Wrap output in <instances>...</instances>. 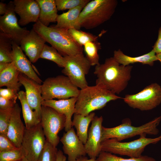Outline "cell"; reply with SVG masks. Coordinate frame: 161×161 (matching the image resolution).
Segmentation results:
<instances>
[{
    "label": "cell",
    "instance_id": "74e56055",
    "mask_svg": "<svg viewBox=\"0 0 161 161\" xmlns=\"http://www.w3.org/2000/svg\"><path fill=\"white\" fill-rule=\"evenodd\" d=\"M16 101L0 96V109H6L14 107Z\"/></svg>",
    "mask_w": 161,
    "mask_h": 161
},
{
    "label": "cell",
    "instance_id": "9c48e42d",
    "mask_svg": "<svg viewBox=\"0 0 161 161\" xmlns=\"http://www.w3.org/2000/svg\"><path fill=\"white\" fill-rule=\"evenodd\" d=\"M123 99L133 108L142 111L153 109L161 103V86L157 83H152L137 93L126 95Z\"/></svg>",
    "mask_w": 161,
    "mask_h": 161
},
{
    "label": "cell",
    "instance_id": "ffe728a7",
    "mask_svg": "<svg viewBox=\"0 0 161 161\" xmlns=\"http://www.w3.org/2000/svg\"><path fill=\"white\" fill-rule=\"evenodd\" d=\"M21 109L17 103L14 107L6 136L17 148L21 147L26 129L21 117Z\"/></svg>",
    "mask_w": 161,
    "mask_h": 161
},
{
    "label": "cell",
    "instance_id": "60d3db41",
    "mask_svg": "<svg viewBox=\"0 0 161 161\" xmlns=\"http://www.w3.org/2000/svg\"><path fill=\"white\" fill-rule=\"evenodd\" d=\"M75 161H97L96 159L88 158L85 156L80 157L77 158Z\"/></svg>",
    "mask_w": 161,
    "mask_h": 161
},
{
    "label": "cell",
    "instance_id": "8d00e7d4",
    "mask_svg": "<svg viewBox=\"0 0 161 161\" xmlns=\"http://www.w3.org/2000/svg\"><path fill=\"white\" fill-rule=\"evenodd\" d=\"M18 92L13 89L7 88L5 89L1 88L0 96L16 101L18 98Z\"/></svg>",
    "mask_w": 161,
    "mask_h": 161
},
{
    "label": "cell",
    "instance_id": "7c38bea8",
    "mask_svg": "<svg viewBox=\"0 0 161 161\" xmlns=\"http://www.w3.org/2000/svg\"><path fill=\"white\" fill-rule=\"evenodd\" d=\"M7 10L0 16V30L18 45L22 39L30 32L26 28L21 27L18 23L14 10L13 1L7 4Z\"/></svg>",
    "mask_w": 161,
    "mask_h": 161
},
{
    "label": "cell",
    "instance_id": "3957f363",
    "mask_svg": "<svg viewBox=\"0 0 161 161\" xmlns=\"http://www.w3.org/2000/svg\"><path fill=\"white\" fill-rule=\"evenodd\" d=\"M32 28L63 57L83 52V47L76 42L67 30L53 26L46 27L38 20Z\"/></svg>",
    "mask_w": 161,
    "mask_h": 161
},
{
    "label": "cell",
    "instance_id": "7a4b0ae2",
    "mask_svg": "<svg viewBox=\"0 0 161 161\" xmlns=\"http://www.w3.org/2000/svg\"><path fill=\"white\" fill-rule=\"evenodd\" d=\"M121 98L102 86H88L80 90L75 105V114L86 116L104 107L111 101Z\"/></svg>",
    "mask_w": 161,
    "mask_h": 161
},
{
    "label": "cell",
    "instance_id": "4dcf8cb0",
    "mask_svg": "<svg viewBox=\"0 0 161 161\" xmlns=\"http://www.w3.org/2000/svg\"><path fill=\"white\" fill-rule=\"evenodd\" d=\"M68 30L76 42L82 47L88 42L97 40V36L89 33L74 28Z\"/></svg>",
    "mask_w": 161,
    "mask_h": 161
},
{
    "label": "cell",
    "instance_id": "9a60e30c",
    "mask_svg": "<svg viewBox=\"0 0 161 161\" xmlns=\"http://www.w3.org/2000/svg\"><path fill=\"white\" fill-rule=\"evenodd\" d=\"M13 1L15 11L20 17L18 21L20 26H24L38 21L40 7L36 0H14Z\"/></svg>",
    "mask_w": 161,
    "mask_h": 161
},
{
    "label": "cell",
    "instance_id": "f6af8a7d",
    "mask_svg": "<svg viewBox=\"0 0 161 161\" xmlns=\"http://www.w3.org/2000/svg\"><path fill=\"white\" fill-rule=\"evenodd\" d=\"M22 161H29L25 157H24L22 160Z\"/></svg>",
    "mask_w": 161,
    "mask_h": 161
},
{
    "label": "cell",
    "instance_id": "ba28073f",
    "mask_svg": "<svg viewBox=\"0 0 161 161\" xmlns=\"http://www.w3.org/2000/svg\"><path fill=\"white\" fill-rule=\"evenodd\" d=\"M64 57V65L62 70L63 73L80 89L88 86L85 76L89 73L91 66L83 52Z\"/></svg>",
    "mask_w": 161,
    "mask_h": 161
},
{
    "label": "cell",
    "instance_id": "8fae6325",
    "mask_svg": "<svg viewBox=\"0 0 161 161\" xmlns=\"http://www.w3.org/2000/svg\"><path fill=\"white\" fill-rule=\"evenodd\" d=\"M46 141L41 123L29 129L26 128L21 144L25 157L29 161H37Z\"/></svg>",
    "mask_w": 161,
    "mask_h": 161
},
{
    "label": "cell",
    "instance_id": "7402d4cb",
    "mask_svg": "<svg viewBox=\"0 0 161 161\" xmlns=\"http://www.w3.org/2000/svg\"><path fill=\"white\" fill-rule=\"evenodd\" d=\"M40 7L38 20L48 27L52 22H56L58 16L55 0H36Z\"/></svg>",
    "mask_w": 161,
    "mask_h": 161
},
{
    "label": "cell",
    "instance_id": "f546056e",
    "mask_svg": "<svg viewBox=\"0 0 161 161\" xmlns=\"http://www.w3.org/2000/svg\"><path fill=\"white\" fill-rule=\"evenodd\" d=\"M96 160L97 161H156L153 158L146 155H142L137 158H125L104 151H100Z\"/></svg>",
    "mask_w": 161,
    "mask_h": 161
},
{
    "label": "cell",
    "instance_id": "b9f144b4",
    "mask_svg": "<svg viewBox=\"0 0 161 161\" xmlns=\"http://www.w3.org/2000/svg\"><path fill=\"white\" fill-rule=\"evenodd\" d=\"M64 156L62 151L59 150L58 151L57 161H62Z\"/></svg>",
    "mask_w": 161,
    "mask_h": 161
},
{
    "label": "cell",
    "instance_id": "30bf717a",
    "mask_svg": "<svg viewBox=\"0 0 161 161\" xmlns=\"http://www.w3.org/2000/svg\"><path fill=\"white\" fill-rule=\"evenodd\" d=\"M66 118L52 108L42 105L41 123L46 140L56 147L60 141L58 134L64 128Z\"/></svg>",
    "mask_w": 161,
    "mask_h": 161
},
{
    "label": "cell",
    "instance_id": "ab89813d",
    "mask_svg": "<svg viewBox=\"0 0 161 161\" xmlns=\"http://www.w3.org/2000/svg\"><path fill=\"white\" fill-rule=\"evenodd\" d=\"M7 5L6 3L2 2H0V14L4 15L7 12Z\"/></svg>",
    "mask_w": 161,
    "mask_h": 161
},
{
    "label": "cell",
    "instance_id": "83f0119b",
    "mask_svg": "<svg viewBox=\"0 0 161 161\" xmlns=\"http://www.w3.org/2000/svg\"><path fill=\"white\" fill-rule=\"evenodd\" d=\"M101 49L100 44L98 40L88 42L83 46L86 57L91 66H96L100 64L98 51Z\"/></svg>",
    "mask_w": 161,
    "mask_h": 161
},
{
    "label": "cell",
    "instance_id": "6da1fadb",
    "mask_svg": "<svg viewBox=\"0 0 161 161\" xmlns=\"http://www.w3.org/2000/svg\"><path fill=\"white\" fill-rule=\"evenodd\" d=\"M133 66L120 64L113 57L106 58L104 63L95 66L94 72L97 78L96 84L104 86L115 94L127 87L131 77Z\"/></svg>",
    "mask_w": 161,
    "mask_h": 161
},
{
    "label": "cell",
    "instance_id": "277c9868",
    "mask_svg": "<svg viewBox=\"0 0 161 161\" xmlns=\"http://www.w3.org/2000/svg\"><path fill=\"white\" fill-rule=\"evenodd\" d=\"M116 0L90 1L81 11L78 20L77 30L95 28L109 20L117 5Z\"/></svg>",
    "mask_w": 161,
    "mask_h": 161
},
{
    "label": "cell",
    "instance_id": "44dd1931",
    "mask_svg": "<svg viewBox=\"0 0 161 161\" xmlns=\"http://www.w3.org/2000/svg\"><path fill=\"white\" fill-rule=\"evenodd\" d=\"M120 64L124 66L139 63L152 66L154 61H158L156 54L153 49L149 52L137 57H131L125 54L120 49L114 52L113 57Z\"/></svg>",
    "mask_w": 161,
    "mask_h": 161
},
{
    "label": "cell",
    "instance_id": "f1b7e54d",
    "mask_svg": "<svg viewBox=\"0 0 161 161\" xmlns=\"http://www.w3.org/2000/svg\"><path fill=\"white\" fill-rule=\"evenodd\" d=\"M40 58L52 61L60 67L63 68L64 66V57L52 46L50 47L45 44L41 54Z\"/></svg>",
    "mask_w": 161,
    "mask_h": 161
},
{
    "label": "cell",
    "instance_id": "52a82bcc",
    "mask_svg": "<svg viewBox=\"0 0 161 161\" xmlns=\"http://www.w3.org/2000/svg\"><path fill=\"white\" fill-rule=\"evenodd\" d=\"M78 88L66 76L48 78L41 85L42 100H59L78 97L80 91Z\"/></svg>",
    "mask_w": 161,
    "mask_h": 161
},
{
    "label": "cell",
    "instance_id": "1f68e13d",
    "mask_svg": "<svg viewBox=\"0 0 161 161\" xmlns=\"http://www.w3.org/2000/svg\"><path fill=\"white\" fill-rule=\"evenodd\" d=\"M25 157V153L21 147L7 151L0 152V161H20Z\"/></svg>",
    "mask_w": 161,
    "mask_h": 161
},
{
    "label": "cell",
    "instance_id": "4316f807",
    "mask_svg": "<svg viewBox=\"0 0 161 161\" xmlns=\"http://www.w3.org/2000/svg\"><path fill=\"white\" fill-rule=\"evenodd\" d=\"M13 41L8 36L0 32V63L12 62Z\"/></svg>",
    "mask_w": 161,
    "mask_h": 161
},
{
    "label": "cell",
    "instance_id": "8992f818",
    "mask_svg": "<svg viewBox=\"0 0 161 161\" xmlns=\"http://www.w3.org/2000/svg\"><path fill=\"white\" fill-rule=\"evenodd\" d=\"M146 136L141 135L139 139L129 142H121L114 138L106 140L101 143V151L131 158L140 157L147 146L161 141V135L154 138H147Z\"/></svg>",
    "mask_w": 161,
    "mask_h": 161
},
{
    "label": "cell",
    "instance_id": "ac0fdd59",
    "mask_svg": "<svg viewBox=\"0 0 161 161\" xmlns=\"http://www.w3.org/2000/svg\"><path fill=\"white\" fill-rule=\"evenodd\" d=\"M77 100V97H75L58 100H44L42 102V105L51 107L59 113L65 115L66 120L64 129L66 132L72 127V117L75 113V105Z\"/></svg>",
    "mask_w": 161,
    "mask_h": 161
},
{
    "label": "cell",
    "instance_id": "2e32d148",
    "mask_svg": "<svg viewBox=\"0 0 161 161\" xmlns=\"http://www.w3.org/2000/svg\"><path fill=\"white\" fill-rule=\"evenodd\" d=\"M45 40L33 28L21 40L20 47L28 56L30 61L34 63L40 56L45 43Z\"/></svg>",
    "mask_w": 161,
    "mask_h": 161
},
{
    "label": "cell",
    "instance_id": "d590c367",
    "mask_svg": "<svg viewBox=\"0 0 161 161\" xmlns=\"http://www.w3.org/2000/svg\"><path fill=\"white\" fill-rule=\"evenodd\" d=\"M17 148L6 135L0 134V152Z\"/></svg>",
    "mask_w": 161,
    "mask_h": 161
},
{
    "label": "cell",
    "instance_id": "484cf974",
    "mask_svg": "<svg viewBox=\"0 0 161 161\" xmlns=\"http://www.w3.org/2000/svg\"><path fill=\"white\" fill-rule=\"evenodd\" d=\"M95 113L92 112L86 116L75 113L72 121V127L76 130V134L80 140L84 145L88 136L89 125L94 118Z\"/></svg>",
    "mask_w": 161,
    "mask_h": 161
},
{
    "label": "cell",
    "instance_id": "7dc6e473",
    "mask_svg": "<svg viewBox=\"0 0 161 161\" xmlns=\"http://www.w3.org/2000/svg\"><path fill=\"white\" fill-rule=\"evenodd\" d=\"M22 161V160H21V161Z\"/></svg>",
    "mask_w": 161,
    "mask_h": 161
},
{
    "label": "cell",
    "instance_id": "5bb4252c",
    "mask_svg": "<svg viewBox=\"0 0 161 161\" xmlns=\"http://www.w3.org/2000/svg\"><path fill=\"white\" fill-rule=\"evenodd\" d=\"M64 153L68 156V161H75L78 158L86 156L84 144L80 140L72 127L64 133L60 139Z\"/></svg>",
    "mask_w": 161,
    "mask_h": 161
},
{
    "label": "cell",
    "instance_id": "cb8c5ba5",
    "mask_svg": "<svg viewBox=\"0 0 161 161\" xmlns=\"http://www.w3.org/2000/svg\"><path fill=\"white\" fill-rule=\"evenodd\" d=\"M18 98L21 104L26 128L29 129L39 124L41 121V116L30 106L27 100L25 92L19 91Z\"/></svg>",
    "mask_w": 161,
    "mask_h": 161
},
{
    "label": "cell",
    "instance_id": "5b68a950",
    "mask_svg": "<svg viewBox=\"0 0 161 161\" xmlns=\"http://www.w3.org/2000/svg\"><path fill=\"white\" fill-rule=\"evenodd\" d=\"M161 121V115L139 126L131 125L128 118L123 119L119 126L112 128L102 126V141L110 139H115L119 141L139 135L148 134L156 135L159 131L157 127Z\"/></svg>",
    "mask_w": 161,
    "mask_h": 161
},
{
    "label": "cell",
    "instance_id": "d4e9b609",
    "mask_svg": "<svg viewBox=\"0 0 161 161\" xmlns=\"http://www.w3.org/2000/svg\"><path fill=\"white\" fill-rule=\"evenodd\" d=\"M20 73L13 63H10L6 69L0 72V87L6 86L18 92L22 85L18 78Z\"/></svg>",
    "mask_w": 161,
    "mask_h": 161
},
{
    "label": "cell",
    "instance_id": "7bdbcfd3",
    "mask_svg": "<svg viewBox=\"0 0 161 161\" xmlns=\"http://www.w3.org/2000/svg\"><path fill=\"white\" fill-rule=\"evenodd\" d=\"M10 63H0V72L6 69Z\"/></svg>",
    "mask_w": 161,
    "mask_h": 161
},
{
    "label": "cell",
    "instance_id": "d6986e66",
    "mask_svg": "<svg viewBox=\"0 0 161 161\" xmlns=\"http://www.w3.org/2000/svg\"><path fill=\"white\" fill-rule=\"evenodd\" d=\"M12 62L20 72L41 84L42 80L37 75L31 62L26 58L19 45L13 41Z\"/></svg>",
    "mask_w": 161,
    "mask_h": 161
},
{
    "label": "cell",
    "instance_id": "bcb514c9",
    "mask_svg": "<svg viewBox=\"0 0 161 161\" xmlns=\"http://www.w3.org/2000/svg\"><path fill=\"white\" fill-rule=\"evenodd\" d=\"M62 161H66V157L64 155Z\"/></svg>",
    "mask_w": 161,
    "mask_h": 161
},
{
    "label": "cell",
    "instance_id": "f35d334b",
    "mask_svg": "<svg viewBox=\"0 0 161 161\" xmlns=\"http://www.w3.org/2000/svg\"><path fill=\"white\" fill-rule=\"evenodd\" d=\"M152 47L156 54L161 53V27L159 30L157 39Z\"/></svg>",
    "mask_w": 161,
    "mask_h": 161
},
{
    "label": "cell",
    "instance_id": "836d02e7",
    "mask_svg": "<svg viewBox=\"0 0 161 161\" xmlns=\"http://www.w3.org/2000/svg\"><path fill=\"white\" fill-rule=\"evenodd\" d=\"M58 150L47 140L37 161H57Z\"/></svg>",
    "mask_w": 161,
    "mask_h": 161
},
{
    "label": "cell",
    "instance_id": "e0dca14e",
    "mask_svg": "<svg viewBox=\"0 0 161 161\" xmlns=\"http://www.w3.org/2000/svg\"><path fill=\"white\" fill-rule=\"evenodd\" d=\"M20 82L25 89L27 102L32 109L35 111L41 116L42 102L41 85L20 73L18 76Z\"/></svg>",
    "mask_w": 161,
    "mask_h": 161
},
{
    "label": "cell",
    "instance_id": "d6a6232c",
    "mask_svg": "<svg viewBox=\"0 0 161 161\" xmlns=\"http://www.w3.org/2000/svg\"><path fill=\"white\" fill-rule=\"evenodd\" d=\"M58 11L70 10L79 6L86 5L90 0H55Z\"/></svg>",
    "mask_w": 161,
    "mask_h": 161
},
{
    "label": "cell",
    "instance_id": "4fadbf2b",
    "mask_svg": "<svg viewBox=\"0 0 161 161\" xmlns=\"http://www.w3.org/2000/svg\"><path fill=\"white\" fill-rule=\"evenodd\" d=\"M103 120L102 116H95L88 130L87 139L84 145L86 154L90 158L96 159L101 151Z\"/></svg>",
    "mask_w": 161,
    "mask_h": 161
},
{
    "label": "cell",
    "instance_id": "603a6c76",
    "mask_svg": "<svg viewBox=\"0 0 161 161\" xmlns=\"http://www.w3.org/2000/svg\"><path fill=\"white\" fill-rule=\"evenodd\" d=\"M86 5L79 6L69 10L67 12L58 15L57 24L54 27L68 30L74 28L77 30L78 22L80 13Z\"/></svg>",
    "mask_w": 161,
    "mask_h": 161
},
{
    "label": "cell",
    "instance_id": "ee69618b",
    "mask_svg": "<svg viewBox=\"0 0 161 161\" xmlns=\"http://www.w3.org/2000/svg\"><path fill=\"white\" fill-rule=\"evenodd\" d=\"M157 58L159 61L161 63V53L156 54Z\"/></svg>",
    "mask_w": 161,
    "mask_h": 161
},
{
    "label": "cell",
    "instance_id": "e575fe53",
    "mask_svg": "<svg viewBox=\"0 0 161 161\" xmlns=\"http://www.w3.org/2000/svg\"><path fill=\"white\" fill-rule=\"evenodd\" d=\"M13 109H0V134L6 135Z\"/></svg>",
    "mask_w": 161,
    "mask_h": 161
}]
</instances>
